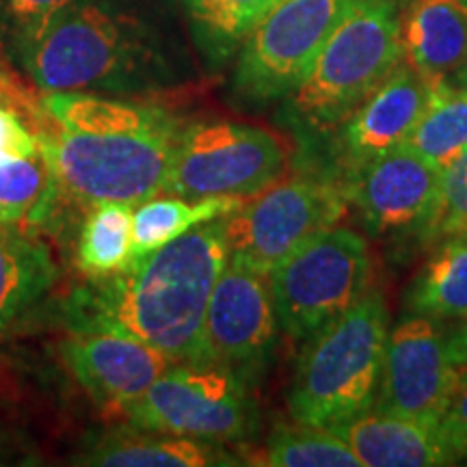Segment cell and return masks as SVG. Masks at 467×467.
<instances>
[{"mask_svg":"<svg viewBox=\"0 0 467 467\" xmlns=\"http://www.w3.org/2000/svg\"><path fill=\"white\" fill-rule=\"evenodd\" d=\"M277 329L268 277L227 260L214 284L203 325L208 361L227 366L249 381L271 359Z\"/></svg>","mask_w":467,"mask_h":467,"instance_id":"cell-12","label":"cell"},{"mask_svg":"<svg viewBox=\"0 0 467 467\" xmlns=\"http://www.w3.org/2000/svg\"><path fill=\"white\" fill-rule=\"evenodd\" d=\"M448 348H451V358L454 364L467 366V320H463V325L448 337Z\"/></svg>","mask_w":467,"mask_h":467,"instance_id":"cell-31","label":"cell"},{"mask_svg":"<svg viewBox=\"0 0 467 467\" xmlns=\"http://www.w3.org/2000/svg\"><path fill=\"white\" fill-rule=\"evenodd\" d=\"M279 329L306 342L372 290L375 268L366 238L334 225L299 244L268 273Z\"/></svg>","mask_w":467,"mask_h":467,"instance_id":"cell-6","label":"cell"},{"mask_svg":"<svg viewBox=\"0 0 467 467\" xmlns=\"http://www.w3.org/2000/svg\"><path fill=\"white\" fill-rule=\"evenodd\" d=\"M243 197H150L132 210V258L150 254L208 221L227 217L243 206Z\"/></svg>","mask_w":467,"mask_h":467,"instance_id":"cell-20","label":"cell"},{"mask_svg":"<svg viewBox=\"0 0 467 467\" xmlns=\"http://www.w3.org/2000/svg\"><path fill=\"white\" fill-rule=\"evenodd\" d=\"M124 413L132 429L217 443L247 440L258 426L247 381L214 361H173Z\"/></svg>","mask_w":467,"mask_h":467,"instance_id":"cell-7","label":"cell"},{"mask_svg":"<svg viewBox=\"0 0 467 467\" xmlns=\"http://www.w3.org/2000/svg\"><path fill=\"white\" fill-rule=\"evenodd\" d=\"M260 463L271 467H361L340 435L331 429L299 422L273 431Z\"/></svg>","mask_w":467,"mask_h":467,"instance_id":"cell-26","label":"cell"},{"mask_svg":"<svg viewBox=\"0 0 467 467\" xmlns=\"http://www.w3.org/2000/svg\"><path fill=\"white\" fill-rule=\"evenodd\" d=\"M402 61L426 80H451L467 63V0H405Z\"/></svg>","mask_w":467,"mask_h":467,"instance_id":"cell-17","label":"cell"},{"mask_svg":"<svg viewBox=\"0 0 467 467\" xmlns=\"http://www.w3.org/2000/svg\"><path fill=\"white\" fill-rule=\"evenodd\" d=\"M288 171V148L266 128L192 121L178 137L162 192L184 200L254 197Z\"/></svg>","mask_w":467,"mask_h":467,"instance_id":"cell-8","label":"cell"},{"mask_svg":"<svg viewBox=\"0 0 467 467\" xmlns=\"http://www.w3.org/2000/svg\"><path fill=\"white\" fill-rule=\"evenodd\" d=\"M405 145L441 171L457 161L467 150V87L433 80L424 113Z\"/></svg>","mask_w":467,"mask_h":467,"instance_id":"cell-23","label":"cell"},{"mask_svg":"<svg viewBox=\"0 0 467 467\" xmlns=\"http://www.w3.org/2000/svg\"><path fill=\"white\" fill-rule=\"evenodd\" d=\"M457 375L448 336L435 318L411 314L388 334L377 409L440 426Z\"/></svg>","mask_w":467,"mask_h":467,"instance_id":"cell-11","label":"cell"},{"mask_svg":"<svg viewBox=\"0 0 467 467\" xmlns=\"http://www.w3.org/2000/svg\"><path fill=\"white\" fill-rule=\"evenodd\" d=\"M400 61L399 0H344L329 37L292 91V109L318 130L342 126Z\"/></svg>","mask_w":467,"mask_h":467,"instance_id":"cell-5","label":"cell"},{"mask_svg":"<svg viewBox=\"0 0 467 467\" xmlns=\"http://www.w3.org/2000/svg\"><path fill=\"white\" fill-rule=\"evenodd\" d=\"M55 282L48 244L16 225H0V334L31 312Z\"/></svg>","mask_w":467,"mask_h":467,"instance_id":"cell-19","label":"cell"},{"mask_svg":"<svg viewBox=\"0 0 467 467\" xmlns=\"http://www.w3.org/2000/svg\"><path fill=\"white\" fill-rule=\"evenodd\" d=\"M467 234V150L441 171L433 214L420 232L426 244Z\"/></svg>","mask_w":467,"mask_h":467,"instance_id":"cell-27","label":"cell"},{"mask_svg":"<svg viewBox=\"0 0 467 467\" xmlns=\"http://www.w3.org/2000/svg\"><path fill=\"white\" fill-rule=\"evenodd\" d=\"M78 463L93 467H213L238 465L241 461L217 441L134 429L104 435L91 443Z\"/></svg>","mask_w":467,"mask_h":467,"instance_id":"cell-18","label":"cell"},{"mask_svg":"<svg viewBox=\"0 0 467 467\" xmlns=\"http://www.w3.org/2000/svg\"><path fill=\"white\" fill-rule=\"evenodd\" d=\"M16 55L44 93L151 96L182 76L173 0H72Z\"/></svg>","mask_w":467,"mask_h":467,"instance_id":"cell-2","label":"cell"},{"mask_svg":"<svg viewBox=\"0 0 467 467\" xmlns=\"http://www.w3.org/2000/svg\"><path fill=\"white\" fill-rule=\"evenodd\" d=\"M451 80H454V83L467 87V63H465V67L461 69V72H459L457 76H454V78H451Z\"/></svg>","mask_w":467,"mask_h":467,"instance_id":"cell-33","label":"cell"},{"mask_svg":"<svg viewBox=\"0 0 467 467\" xmlns=\"http://www.w3.org/2000/svg\"><path fill=\"white\" fill-rule=\"evenodd\" d=\"M361 467H435L457 463L437 426L377 409L331 429Z\"/></svg>","mask_w":467,"mask_h":467,"instance_id":"cell-16","label":"cell"},{"mask_svg":"<svg viewBox=\"0 0 467 467\" xmlns=\"http://www.w3.org/2000/svg\"><path fill=\"white\" fill-rule=\"evenodd\" d=\"M431 80L400 61L394 72L342 124L347 167H359L407 143L429 102Z\"/></svg>","mask_w":467,"mask_h":467,"instance_id":"cell-15","label":"cell"},{"mask_svg":"<svg viewBox=\"0 0 467 467\" xmlns=\"http://www.w3.org/2000/svg\"><path fill=\"white\" fill-rule=\"evenodd\" d=\"M11 93H14V87H9L7 78L0 76V98H11Z\"/></svg>","mask_w":467,"mask_h":467,"instance_id":"cell-32","label":"cell"},{"mask_svg":"<svg viewBox=\"0 0 467 467\" xmlns=\"http://www.w3.org/2000/svg\"><path fill=\"white\" fill-rule=\"evenodd\" d=\"M347 206L342 186L329 180H277L223 217L230 260L268 275L299 244L340 223Z\"/></svg>","mask_w":467,"mask_h":467,"instance_id":"cell-9","label":"cell"},{"mask_svg":"<svg viewBox=\"0 0 467 467\" xmlns=\"http://www.w3.org/2000/svg\"><path fill=\"white\" fill-rule=\"evenodd\" d=\"M58 192L46 148L35 156L0 161V225L42 223L55 210Z\"/></svg>","mask_w":467,"mask_h":467,"instance_id":"cell-24","label":"cell"},{"mask_svg":"<svg viewBox=\"0 0 467 467\" xmlns=\"http://www.w3.org/2000/svg\"><path fill=\"white\" fill-rule=\"evenodd\" d=\"M388 334L389 314L379 290L314 331L303 344L288 392L295 422L336 429L370 411Z\"/></svg>","mask_w":467,"mask_h":467,"instance_id":"cell-4","label":"cell"},{"mask_svg":"<svg viewBox=\"0 0 467 467\" xmlns=\"http://www.w3.org/2000/svg\"><path fill=\"white\" fill-rule=\"evenodd\" d=\"M227 260L223 217L208 221L76 288L66 301L67 327L74 334L134 337L171 361H208L203 325Z\"/></svg>","mask_w":467,"mask_h":467,"instance_id":"cell-1","label":"cell"},{"mask_svg":"<svg viewBox=\"0 0 467 467\" xmlns=\"http://www.w3.org/2000/svg\"><path fill=\"white\" fill-rule=\"evenodd\" d=\"M407 306L435 320H467V234L437 243L413 279Z\"/></svg>","mask_w":467,"mask_h":467,"instance_id":"cell-21","label":"cell"},{"mask_svg":"<svg viewBox=\"0 0 467 467\" xmlns=\"http://www.w3.org/2000/svg\"><path fill=\"white\" fill-rule=\"evenodd\" d=\"M437 429L454 459H467V366H459L451 402H448Z\"/></svg>","mask_w":467,"mask_h":467,"instance_id":"cell-29","label":"cell"},{"mask_svg":"<svg viewBox=\"0 0 467 467\" xmlns=\"http://www.w3.org/2000/svg\"><path fill=\"white\" fill-rule=\"evenodd\" d=\"M42 148V134L31 132L20 113L7 104H0V161L35 156Z\"/></svg>","mask_w":467,"mask_h":467,"instance_id":"cell-30","label":"cell"},{"mask_svg":"<svg viewBox=\"0 0 467 467\" xmlns=\"http://www.w3.org/2000/svg\"><path fill=\"white\" fill-rule=\"evenodd\" d=\"M344 0H282L238 50L232 93L244 104L292 96L340 17Z\"/></svg>","mask_w":467,"mask_h":467,"instance_id":"cell-10","label":"cell"},{"mask_svg":"<svg viewBox=\"0 0 467 467\" xmlns=\"http://www.w3.org/2000/svg\"><path fill=\"white\" fill-rule=\"evenodd\" d=\"M191 33L210 63L236 55L247 35L282 0H180Z\"/></svg>","mask_w":467,"mask_h":467,"instance_id":"cell-22","label":"cell"},{"mask_svg":"<svg viewBox=\"0 0 467 467\" xmlns=\"http://www.w3.org/2000/svg\"><path fill=\"white\" fill-rule=\"evenodd\" d=\"M61 358L98 405L119 409L143 396L173 364L150 344L117 334H74L61 344Z\"/></svg>","mask_w":467,"mask_h":467,"instance_id":"cell-14","label":"cell"},{"mask_svg":"<svg viewBox=\"0 0 467 467\" xmlns=\"http://www.w3.org/2000/svg\"><path fill=\"white\" fill-rule=\"evenodd\" d=\"M440 182L441 169L402 143L348 169L342 191L372 236L405 230L420 234L433 214Z\"/></svg>","mask_w":467,"mask_h":467,"instance_id":"cell-13","label":"cell"},{"mask_svg":"<svg viewBox=\"0 0 467 467\" xmlns=\"http://www.w3.org/2000/svg\"><path fill=\"white\" fill-rule=\"evenodd\" d=\"M42 134L61 192L85 206L159 195L184 124L171 110L102 93H46Z\"/></svg>","mask_w":467,"mask_h":467,"instance_id":"cell-3","label":"cell"},{"mask_svg":"<svg viewBox=\"0 0 467 467\" xmlns=\"http://www.w3.org/2000/svg\"><path fill=\"white\" fill-rule=\"evenodd\" d=\"M132 210L128 202L91 206L76 244V266L89 279L109 277L132 260Z\"/></svg>","mask_w":467,"mask_h":467,"instance_id":"cell-25","label":"cell"},{"mask_svg":"<svg viewBox=\"0 0 467 467\" xmlns=\"http://www.w3.org/2000/svg\"><path fill=\"white\" fill-rule=\"evenodd\" d=\"M72 0H0V25L17 52L31 44Z\"/></svg>","mask_w":467,"mask_h":467,"instance_id":"cell-28","label":"cell"}]
</instances>
